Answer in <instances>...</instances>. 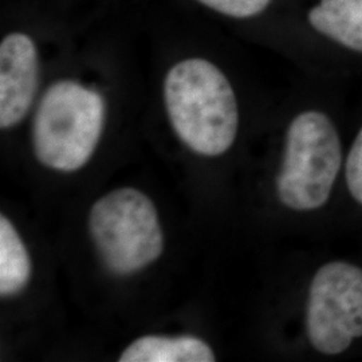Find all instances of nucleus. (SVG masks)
<instances>
[{
    "label": "nucleus",
    "mask_w": 362,
    "mask_h": 362,
    "mask_svg": "<svg viewBox=\"0 0 362 362\" xmlns=\"http://www.w3.org/2000/svg\"><path fill=\"white\" fill-rule=\"evenodd\" d=\"M164 103L177 137L192 152L216 157L238 136L239 106L228 78L204 58H187L169 69Z\"/></svg>",
    "instance_id": "1"
},
{
    "label": "nucleus",
    "mask_w": 362,
    "mask_h": 362,
    "mask_svg": "<svg viewBox=\"0 0 362 362\" xmlns=\"http://www.w3.org/2000/svg\"><path fill=\"white\" fill-rule=\"evenodd\" d=\"M121 362H214L215 353L194 336H144L130 344Z\"/></svg>",
    "instance_id": "8"
},
{
    "label": "nucleus",
    "mask_w": 362,
    "mask_h": 362,
    "mask_svg": "<svg viewBox=\"0 0 362 362\" xmlns=\"http://www.w3.org/2000/svg\"><path fill=\"white\" fill-rule=\"evenodd\" d=\"M306 329L325 356L344 353L362 337V269L344 260L320 267L311 279Z\"/></svg>",
    "instance_id": "5"
},
{
    "label": "nucleus",
    "mask_w": 362,
    "mask_h": 362,
    "mask_svg": "<svg viewBox=\"0 0 362 362\" xmlns=\"http://www.w3.org/2000/svg\"><path fill=\"white\" fill-rule=\"evenodd\" d=\"M31 276V260L13 223L0 218V296L11 297L26 288Z\"/></svg>",
    "instance_id": "9"
},
{
    "label": "nucleus",
    "mask_w": 362,
    "mask_h": 362,
    "mask_svg": "<svg viewBox=\"0 0 362 362\" xmlns=\"http://www.w3.org/2000/svg\"><path fill=\"white\" fill-rule=\"evenodd\" d=\"M106 104L100 91L73 79L46 90L34 118V151L40 164L76 172L90 160L104 132Z\"/></svg>",
    "instance_id": "2"
},
{
    "label": "nucleus",
    "mask_w": 362,
    "mask_h": 362,
    "mask_svg": "<svg viewBox=\"0 0 362 362\" xmlns=\"http://www.w3.org/2000/svg\"><path fill=\"white\" fill-rule=\"evenodd\" d=\"M89 230L105 266L116 275L143 270L164 250L155 204L134 188H119L98 199L90 209Z\"/></svg>",
    "instance_id": "4"
},
{
    "label": "nucleus",
    "mask_w": 362,
    "mask_h": 362,
    "mask_svg": "<svg viewBox=\"0 0 362 362\" xmlns=\"http://www.w3.org/2000/svg\"><path fill=\"white\" fill-rule=\"evenodd\" d=\"M39 55L34 39L13 31L0 43V128L18 125L38 90Z\"/></svg>",
    "instance_id": "6"
},
{
    "label": "nucleus",
    "mask_w": 362,
    "mask_h": 362,
    "mask_svg": "<svg viewBox=\"0 0 362 362\" xmlns=\"http://www.w3.org/2000/svg\"><path fill=\"white\" fill-rule=\"evenodd\" d=\"M346 185L351 197L362 206V128L350 148L345 167Z\"/></svg>",
    "instance_id": "11"
},
{
    "label": "nucleus",
    "mask_w": 362,
    "mask_h": 362,
    "mask_svg": "<svg viewBox=\"0 0 362 362\" xmlns=\"http://www.w3.org/2000/svg\"><path fill=\"white\" fill-rule=\"evenodd\" d=\"M341 164V139L333 119L314 109L299 113L286 132L285 153L276 177L281 203L299 212L324 207Z\"/></svg>",
    "instance_id": "3"
},
{
    "label": "nucleus",
    "mask_w": 362,
    "mask_h": 362,
    "mask_svg": "<svg viewBox=\"0 0 362 362\" xmlns=\"http://www.w3.org/2000/svg\"><path fill=\"white\" fill-rule=\"evenodd\" d=\"M215 13L233 19H252L267 11L274 0H196Z\"/></svg>",
    "instance_id": "10"
},
{
    "label": "nucleus",
    "mask_w": 362,
    "mask_h": 362,
    "mask_svg": "<svg viewBox=\"0 0 362 362\" xmlns=\"http://www.w3.org/2000/svg\"><path fill=\"white\" fill-rule=\"evenodd\" d=\"M306 21L321 38L362 54V0H317L308 10Z\"/></svg>",
    "instance_id": "7"
}]
</instances>
